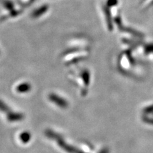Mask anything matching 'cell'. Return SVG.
I'll return each instance as SVG.
<instances>
[{
	"instance_id": "obj_4",
	"label": "cell",
	"mask_w": 153,
	"mask_h": 153,
	"mask_svg": "<svg viewBox=\"0 0 153 153\" xmlns=\"http://www.w3.org/2000/svg\"><path fill=\"white\" fill-rule=\"evenodd\" d=\"M21 13V11L20 10H12L9 14H8L7 16H3L0 18V20L1 21H4V19H6L9 17H16L18 15H19Z\"/></svg>"
},
{
	"instance_id": "obj_7",
	"label": "cell",
	"mask_w": 153,
	"mask_h": 153,
	"mask_svg": "<svg viewBox=\"0 0 153 153\" xmlns=\"http://www.w3.org/2000/svg\"><path fill=\"white\" fill-rule=\"evenodd\" d=\"M20 137L21 140L24 142H26L29 139H30V135H29V134L27 133L26 132H24L23 133H22Z\"/></svg>"
},
{
	"instance_id": "obj_3",
	"label": "cell",
	"mask_w": 153,
	"mask_h": 153,
	"mask_svg": "<svg viewBox=\"0 0 153 153\" xmlns=\"http://www.w3.org/2000/svg\"><path fill=\"white\" fill-rule=\"evenodd\" d=\"M47 10V7H42L41 8H40L39 9L36 10L35 12H33V14H32V16L33 17H38L40 16V15H42V13H44Z\"/></svg>"
},
{
	"instance_id": "obj_6",
	"label": "cell",
	"mask_w": 153,
	"mask_h": 153,
	"mask_svg": "<svg viewBox=\"0 0 153 153\" xmlns=\"http://www.w3.org/2000/svg\"><path fill=\"white\" fill-rule=\"evenodd\" d=\"M4 6L7 9L9 10H10V11L12 10L13 9V7H14L13 4L11 1H7L4 2Z\"/></svg>"
},
{
	"instance_id": "obj_1",
	"label": "cell",
	"mask_w": 153,
	"mask_h": 153,
	"mask_svg": "<svg viewBox=\"0 0 153 153\" xmlns=\"http://www.w3.org/2000/svg\"><path fill=\"white\" fill-rule=\"evenodd\" d=\"M23 118H24V116L21 113L13 112L10 111L7 114V119L9 121H11V122L21 121Z\"/></svg>"
},
{
	"instance_id": "obj_2",
	"label": "cell",
	"mask_w": 153,
	"mask_h": 153,
	"mask_svg": "<svg viewBox=\"0 0 153 153\" xmlns=\"http://www.w3.org/2000/svg\"><path fill=\"white\" fill-rule=\"evenodd\" d=\"M31 89V85L29 83L25 82V83H22L21 84H19L17 87L16 90L18 93H27L28 91H30Z\"/></svg>"
},
{
	"instance_id": "obj_5",
	"label": "cell",
	"mask_w": 153,
	"mask_h": 153,
	"mask_svg": "<svg viewBox=\"0 0 153 153\" xmlns=\"http://www.w3.org/2000/svg\"><path fill=\"white\" fill-rule=\"evenodd\" d=\"M0 111L3 112H10V108L8 105L4 103L1 100H0Z\"/></svg>"
}]
</instances>
